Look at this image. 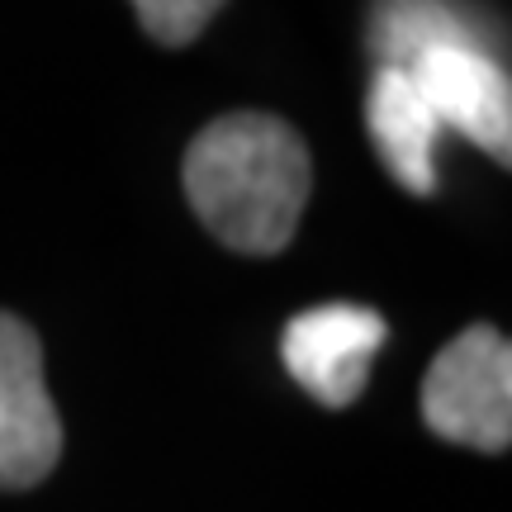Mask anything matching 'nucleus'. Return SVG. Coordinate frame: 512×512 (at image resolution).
Masks as SVG:
<instances>
[{
  "label": "nucleus",
  "mask_w": 512,
  "mask_h": 512,
  "mask_svg": "<svg viewBox=\"0 0 512 512\" xmlns=\"http://www.w3.org/2000/svg\"><path fill=\"white\" fill-rule=\"evenodd\" d=\"M441 48H475L489 53V24L465 5H437V0H403V5H375L370 10V53L375 67L408 72L413 62Z\"/></svg>",
  "instance_id": "nucleus-7"
},
{
  "label": "nucleus",
  "mask_w": 512,
  "mask_h": 512,
  "mask_svg": "<svg viewBox=\"0 0 512 512\" xmlns=\"http://www.w3.org/2000/svg\"><path fill=\"white\" fill-rule=\"evenodd\" d=\"M389 323L361 304H318L294 313L280 332V361L318 403L347 408L361 399L370 380V361L384 347Z\"/></svg>",
  "instance_id": "nucleus-4"
},
{
  "label": "nucleus",
  "mask_w": 512,
  "mask_h": 512,
  "mask_svg": "<svg viewBox=\"0 0 512 512\" xmlns=\"http://www.w3.org/2000/svg\"><path fill=\"white\" fill-rule=\"evenodd\" d=\"M422 100L432 105L441 133L470 138L498 166L512 171V76L494 53L475 48H441L408 67Z\"/></svg>",
  "instance_id": "nucleus-5"
},
{
  "label": "nucleus",
  "mask_w": 512,
  "mask_h": 512,
  "mask_svg": "<svg viewBox=\"0 0 512 512\" xmlns=\"http://www.w3.org/2000/svg\"><path fill=\"white\" fill-rule=\"evenodd\" d=\"M185 200L195 219L242 256L285 252L309 204L313 157L299 128L261 110L223 114L185 147Z\"/></svg>",
  "instance_id": "nucleus-1"
},
{
  "label": "nucleus",
  "mask_w": 512,
  "mask_h": 512,
  "mask_svg": "<svg viewBox=\"0 0 512 512\" xmlns=\"http://www.w3.org/2000/svg\"><path fill=\"white\" fill-rule=\"evenodd\" d=\"M219 15L214 0H138L133 19L143 24L147 38H157L162 48H185L209 29V19Z\"/></svg>",
  "instance_id": "nucleus-8"
},
{
  "label": "nucleus",
  "mask_w": 512,
  "mask_h": 512,
  "mask_svg": "<svg viewBox=\"0 0 512 512\" xmlns=\"http://www.w3.org/2000/svg\"><path fill=\"white\" fill-rule=\"evenodd\" d=\"M62 456V418L43 380L38 332L0 313V489H34Z\"/></svg>",
  "instance_id": "nucleus-3"
},
{
  "label": "nucleus",
  "mask_w": 512,
  "mask_h": 512,
  "mask_svg": "<svg viewBox=\"0 0 512 512\" xmlns=\"http://www.w3.org/2000/svg\"><path fill=\"white\" fill-rule=\"evenodd\" d=\"M366 128L380 152L389 181L403 185L408 195H432L437 190V138L441 124L432 105L422 100L418 81L394 67H375L366 91Z\"/></svg>",
  "instance_id": "nucleus-6"
},
{
  "label": "nucleus",
  "mask_w": 512,
  "mask_h": 512,
  "mask_svg": "<svg viewBox=\"0 0 512 512\" xmlns=\"http://www.w3.org/2000/svg\"><path fill=\"white\" fill-rule=\"evenodd\" d=\"M422 422L451 446L498 456L512 446V337L489 323L456 332L422 380Z\"/></svg>",
  "instance_id": "nucleus-2"
}]
</instances>
